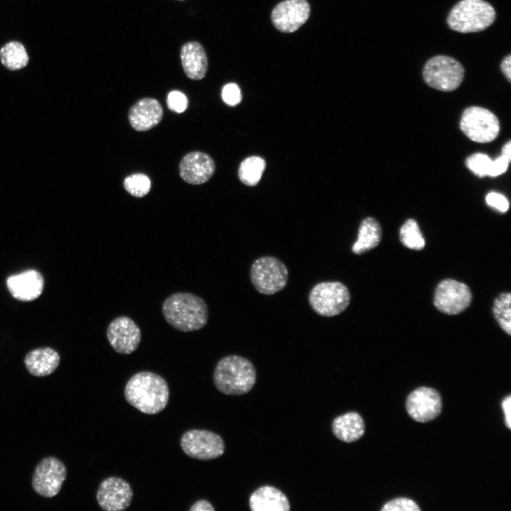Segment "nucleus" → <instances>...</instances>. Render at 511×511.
Returning a JSON list of instances; mask_svg holds the SVG:
<instances>
[{"instance_id":"1","label":"nucleus","mask_w":511,"mask_h":511,"mask_svg":"<svg viewBox=\"0 0 511 511\" xmlns=\"http://www.w3.org/2000/svg\"><path fill=\"white\" fill-rule=\"evenodd\" d=\"M170 391L165 380L158 374L141 371L126 383V401L143 413L155 414L163 410L169 400Z\"/></svg>"},{"instance_id":"2","label":"nucleus","mask_w":511,"mask_h":511,"mask_svg":"<svg viewBox=\"0 0 511 511\" xmlns=\"http://www.w3.org/2000/svg\"><path fill=\"white\" fill-rule=\"evenodd\" d=\"M162 313L171 326L183 332L202 329L209 317L205 301L189 292H176L168 296L163 303Z\"/></svg>"},{"instance_id":"3","label":"nucleus","mask_w":511,"mask_h":511,"mask_svg":"<svg viewBox=\"0 0 511 511\" xmlns=\"http://www.w3.org/2000/svg\"><path fill=\"white\" fill-rule=\"evenodd\" d=\"M216 389L228 395L248 392L256 380V370L251 361L241 356L229 355L221 358L214 371Z\"/></svg>"},{"instance_id":"4","label":"nucleus","mask_w":511,"mask_h":511,"mask_svg":"<svg viewBox=\"0 0 511 511\" xmlns=\"http://www.w3.org/2000/svg\"><path fill=\"white\" fill-rule=\"evenodd\" d=\"M495 16L494 8L487 1L461 0L450 11L447 23L451 30L459 33H476L488 28Z\"/></svg>"},{"instance_id":"5","label":"nucleus","mask_w":511,"mask_h":511,"mask_svg":"<svg viewBox=\"0 0 511 511\" xmlns=\"http://www.w3.org/2000/svg\"><path fill=\"white\" fill-rule=\"evenodd\" d=\"M308 302L317 314L331 317L347 309L351 302V294L348 287L341 282H321L310 290Z\"/></svg>"},{"instance_id":"6","label":"nucleus","mask_w":511,"mask_h":511,"mask_svg":"<svg viewBox=\"0 0 511 511\" xmlns=\"http://www.w3.org/2000/svg\"><path fill=\"white\" fill-rule=\"evenodd\" d=\"M250 279L258 292L272 295L286 287L289 273L281 260L274 256H265L253 261L250 269Z\"/></svg>"},{"instance_id":"7","label":"nucleus","mask_w":511,"mask_h":511,"mask_svg":"<svg viewBox=\"0 0 511 511\" xmlns=\"http://www.w3.org/2000/svg\"><path fill=\"white\" fill-rule=\"evenodd\" d=\"M464 77L462 65L454 58L437 55L430 58L423 69V78L430 87L443 92L457 89Z\"/></svg>"},{"instance_id":"8","label":"nucleus","mask_w":511,"mask_h":511,"mask_svg":"<svg viewBox=\"0 0 511 511\" xmlns=\"http://www.w3.org/2000/svg\"><path fill=\"white\" fill-rule=\"evenodd\" d=\"M460 128L469 139L480 143L494 141L500 129L498 117L490 110L480 106H469L463 111Z\"/></svg>"},{"instance_id":"9","label":"nucleus","mask_w":511,"mask_h":511,"mask_svg":"<svg viewBox=\"0 0 511 511\" xmlns=\"http://www.w3.org/2000/svg\"><path fill=\"white\" fill-rule=\"evenodd\" d=\"M180 446L188 456L201 461L216 458L225 451L222 438L205 429L187 431L180 439Z\"/></svg>"},{"instance_id":"10","label":"nucleus","mask_w":511,"mask_h":511,"mask_svg":"<svg viewBox=\"0 0 511 511\" xmlns=\"http://www.w3.org/2000/svg\"><path fill=\"white\" fill-rule=\"evenodd\" d=\"M472 293L468 285L453 279L441 281L434 296L435 307L444 314L455 315L468 307Z\"/></svg>"},{"instance_id":"11","label":"nucleus","mask_w":511,"mask_h":511,"mask_svg":"<svg viewBox=\"0 0 511 511\" xmlns=\"http://www.w3.org/2000/svg\"><path fill=\"white\" fill-rule=\"evenodd\" d=\"M67 477L64 463L55 457H46L36 466L32 477L34 491L45 498H53L60 492Z\"/></svg>"},{"instance_id":"12","label":"nucleus","mask_w":511,"mask_h":511,"mask_svg":"<svg viewBox=\"0 0 511 511\" xmlns=\"http://www.w3.org/2000/svg\"><path fill=\"white\" fill-rule=\"evenodd\" d=\"M442 400L434 388L420 387L413 390L406 400V410L416 422H428L436 418L441 412Z\"/></svg>"},{"instance_id":"13","label":"nucleus","mask_w":511,"mask_h":511,"mask_svg":"<svg viewBox=\"0 0 511 511\" xmlns=\"http://www.w3.org/2000/svg\"><path fill=\"white\" fill-rule=\"evenodd\" d=\"M106 337L116 352L128 355L138 348L141 340V331L131 318L121 316L109 323Z\"/></svg>"},{"instance_id":"14","label":"nucleus","mask_w":511,"mask_h":511,"mask_svg":"<svg viewBox=\"0 0 511 511\" xmlns=\"http://www.w3.org/2000/svg\"><path fill=\"white\" fill-rule=\"evenodd\" d=\"M133 490L124 479L111 476L100 483L97 500L99 507L105 511H122L129 507L133 498Z\"/></svg>"},{"instance_id":"15","label":"nucleus","mask_w":511,"mask_h":511,"mask_svg":"<svg viewBox=\"0 0 511 511\" xmlns=\"http://www.w3.org/2000/svg\"><path fill=\"white\" fill-rule=\"evenodd\" d=\"M309 15L310 5L307 0H285L273 9L271 20L278 31L292 33L308 20Z\"/></svg>"},{"instance_id":"16","label":"nucleus","mask_w":511,"mask_h":511,"mask_svg":"<svg viewBox=\"0 0 511 511\" xmlns=\"http://www.w3.org/2000/svg\"><path fill=\"white\" fill-rule=\"evenodd\" d=\"M216 170V164L208 154L192 151L186 154L179 163V174L187 183L197 185L209 180Z\"/></svg>"},{"instance_id":"17","label":"nucleus","mask_w":511,"mask_h":511,"mask_svg":"<svg viewBox=\"0 0 511 511\" xmlns=\"http://www.w3.org/2000/svg\"><path fill=\"white\" fill-rule=\"evenodd\" d=\"M44 285L41 273L33 269L11 275L6 279V287L11 295L23 302L38 298L43 291Z\"/></svg>"},{"instance_id":"18","label":"nucleus","mask_w":511,"mask_h":511,"mask_svg":"<svg viewBox=\"0 0 511 511\" xmlns=\"http://www.w3.org/2000/svg\"><path fill=\"white\" fill-rule=\"evenodd\" d=\"M163 109L153 98H143L137 101L128 111L130 125L138 131H146L156 126L162 120Z\"/></svg>"},{"instance_id":"19","label":"nucleus","mask_w":511,"mask_h":511,"mask_svg":"<svg viewBox=\"0 0 511 511\" xmlns=\"http://www.w3.org/2000/svg\"><path fill=\"white\" fill-rule=\"evenodd\" d=\"M180 57L184 72L187 77L194 80L203 79L208 69V59L202 45L197 41H190L181 48Z\"/></svg>"},{"instance_id":"20","label":"nucleus","mask_w":511,"mask_h":511,"mask_svg":"<svg viewBox=\"0 0 511 511\" xmlns=\"http://www.w3.org/2000/svg\"><path fill=\"white\" fill-rule=\"evenodd\" d=\"M249 506L252 511L290 510L287 496L279 489L270 485H263L256 490L249 498Z\"/></svg>"},{"instance_id":"21","label":"nucleus","mask_w":511,"mask_h":511,"mask_svg":"<svg viewBox=\"0 0 511 511\" xmlns=\"http://www.w3.org/2000/svg\"><path fill=\"white\" fill-rule=\"evenodd\" d=\"M60 363L58 353L50 347L38 348L29 351L24 358L27 370L36 377H44L53 373Z\"/></svg>"},{"instance_id":"22","label":"nucleus","mask_w":511,"mask_h":511,"mask_svg":"<svg viewBox=\"0 0 511 511\" xmlns=\"http://www.w3.org/2000/svg\"><path fill=\"white\" fill-rule=\"evenodd\" d=\"M331 429L338 439L351 443L364 434L365 423L358 412H349L336 417L332 422Z\"/></svg>"},{"instance_id":"23","label":"nucleus","mask_w":511,"mask_h":511,"mask_svg":"<svg viewBox=\"0 0 511 511\" xmlns=\"http://www.w3.org/2000/svg\"><path fill=\"white\" fill-rule=\"evenodd\" d=\"M382 229L378 221L373 217H366L359 225L358 237L351 247V251L362 255L375 248L381 241Z\"/></svg>"},{"instance_id":"24","label":"nucleus","mask_w":511,"mask_h":511,"mask_svg":"<svg viewBox=\"0 0 511 511\" xmlns=\"http://www.w3.org/2000/svg\"><path fill=\"white\" fill-rule=\"evenodd\" d=\"M0 60L6 68L18 70L27 66L29 57L22 43L10 41L0 49Z\"/></svg>"},{"instance_id":"25","label":"nucleus","mask_w":511,"mask_h":511,"mask_svg":"<svg viewBox=\"0 0 511 511\" xmlns=\"http://www.w3.org/2000/svg\"><path fill=\"white\" fill-rule=\"evenodd\" d=\"M266 163L259 156H251L244 159L238 168V177L247 186L256 185L265 169Z\"/></svg>"},{"instance_id":"26","label":"nucleus","mask_w":511,"mask_h":511,"mask_svg":"<svg viewBox=\"0 0 511 511\" xmlns=\"http://www.w3.org/2000/svg\"><path fill=\"white\" fill-rule=\"evenodd\" d=\"M511 294L500 293L494 300L493 315L501 329L508 335L511 334Z\"/></svg>"},{"instance_id":"27","label":"nucleus","mask_w":511,"mask_h":511,"mask_svg":"<svg viewBox=\"0 0 511 511\" xmlns=\"http://www.w3.org/2000/svg\"><path fill=\"white\" fill-rule=\"evenodd\" d=\"M400 240L403 246L412 250L419 251L425 246V240L418 224L412 219H407L401 226Z\"/></svg>"},{"instance_id":"28","label":"nucleus","mask_w":511,"mask_h":511,"mask_svg":"<svg viewBox=\"0 0 511 511\" xmlns=\"http://www.w3.org/2000/svg\"><path fill=\"white\" fill-rule=\"evenodd\" d=\"M149 177L142 173H135L126 177L123 181V187L130 194L135 197H143L148 194L150 189Z\"/></svg>"},{"instance_id":"29","label":"nucleus","mask_w":511,"mask_h":511,"mask_svg":"<svg viewBox=\"0 0 511 511\" xmlns=\"http://www.w3.org/2000/svg\"><path fill=\"white\" fill-rule=\"evenodd\" d=\"M493 160L484 153H474L466 160V167L476 175L480 177L489 176Z\"/></svg>"},{"instance_id":"30","label":"nucleus","mask_w":511,"mask_h":511,"mask_svg":"<svg viewBox=\"0 0 511 511\" xmlns=\"http://www.w3.org/2000/svg\"><path fill=\"white\" fill-rule=\"evenodd\" d=\"M382 511H419L421 509L412 499L398 498L386 502L381 508Z\"/></svg>"},{"instance_id":"31","label":"nucleus","mask_w":511,"mask_h":511,"mask_svg":"<svg viewBox=\"0 0 511 511\" xmlns=\"http://www.w3.org/2000/svg\"><path fill=\"white\" fill-rule=\"evenodd\" d=\"M167 105L170 110L176 113L184 112L188 106L187 97L181 92L172 91L168 94Z\"/></svg>"},{"instance_id":"32","label":"nucleus","mask_w":511,"mask_h":511,"mask_svg":"<svg viewBox=\"0 0 511 511\" xmlns=\"http://www.w3.org/2000/svg\"><path fill=\"white\" fill-rule=\"evenodd\" d=\"M221 97L224 103L231 106L237 105L242 99L241 89L235 83H229L223 87Z\"/></svg>"},{"instance_id":"33","label":"nucleus","mask_w":511,"mask_h":511,"mask_svg":"<svg viewBox=\"0 0 511 511\" xmlns=\"http://www.w3.org/2000/svg\"><path fill=\"white\" fill-rule=\"evenodd\" d=\"M487 204L501 213L506 212L509 209V202L507 198L496 192H489L485 197Z\"/></svg>"},{"instance_id":"34","label":"nucleus","mask_w":511,"mask_h":511,"mask_svg":"<svg viewBox=\"0 0 511 511\" xmlns=\"http://www.w3.org/2000/svg\"><path fill=\"white\" fill-rule=\"evenodd\" d=\"M511 158L501 155L493 160L491 170L489 177H497L506 172Z\"/></svg>"},{"instance_id":"35","label":"nucleus","mask_w":511,"mask_h":511,"mask_svg":"<svg viewBox=\"0 0 511 511\" xmlns=\"http://www.w3.org/2000/svg\"><path fill=\"white\" fill-rule=\"evenodd\" d=\"M190 511H214L215 508L206 500L195 502L189 508Z\"/></svg>"},{"instance_id":"36","label":"nucleus","mask_w":511,"mask_h":511,"mask_svg":"<svg viewBox=\"0 0 511 511\" xmlns=\"http://www.w3.org/2000/svg\"><path fill=\"white\" fill-rule=\"evenodd\" d=\"M510 406H511V396L508 395L502 402V407L505 413V423L507 427L511 428V415H510Z\"/></svg>"},{"instance_id":"37","label":"nucleus","mask_w":511,"mask_h":511,"mask_svg":"<svg viewBox=\"0 0 511 511\" xmlns=\"http://www.w3.org/2000/svg\"><path fill=\"white\" fill-rule=\"evenodd\" d=\"M500 68L507 79L510 82L511 79V55H508L503 58Z\"/></svg>"},{"instance_id":"38","label":"nucleus","mask_w":511,"mask_h":511,"mask_svg":"<svg viewBox=\"0 0 511 511\" xmlns=\"http://www.w3.org/2000/svg\"><path fill=\"white\" fill-rule=\"evenodd\" d=\"M502 154L511 158V141H507L502 148Z\"/></svg>"},{"instance_id":"39","label":"nucleus","mask_w":511,"mask_h":511,"mask_svg":"<svg viewBox=\"0 0 511 511\" xmlns=\"http://www.w3.org/2000/svg\"><path fill=\"white\" fill-rule=\"evenodd\" d=\"M179 1H182V0H179Z\"/></svg>"}]
</instances>
